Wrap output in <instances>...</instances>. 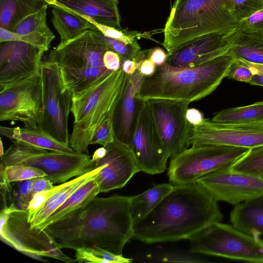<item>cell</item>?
Here are the masks:
<instances>
[{"instance_id": "obj_1", "label": "cell", "mask_w": 263, "mask_h": 263, "mask_svg": "<svg viewBox=\"0 0 263 263\" xmlns=\"http://www.w3.org/2000/svg\"><path fill=\"white\" fill-rule=\"evenodd\" d=\"M130 197L97 196L44 230L61 249L99 247L122 256L124 246L134 234Z\"/></svg>"}, {"instance_id": "obj_2", "label": "cell", "mask_w": 263, "mask_h": 263, "mask_svg": "<svg viewBox=\"0 0 263 263\" xmlns=\"http://www.w3.org/2000/svg\"><path fill=\"white\" fill-rule=\"evenodd\" d=\"M223 217L218 201L201 186L174 185L153 210L134 222L133 238L147 243L189 239Z\"/></svg>"}, {"instance_id": "obj_3", "label": "cell", "mask_w": 263, "mask_h": 263, "mask_svg": "<svg viewBox=\"0 0 263 263\" xmlns=\"http://www.w3.org/2000/svg\"><path fill=\"white\" fill-rule=\"evenodd\" d=\"M235 59L228 52L202 65L177 67L156 66L154 73L144 77L138 96L143 100L168 99L190 102L212 93L227 77Z\"/></svg>"}, {"instance_id": "obj_4", "label": "cell", "mask_w": 263, "mask_h": 263, "mask_svg": "<svg viewBox=\"0 0 263 263\" xmlns=\"http://www.w3.org/2000/svg\"><path fill=\"white\" fill-rule=\"evenodd\" d=\"M238 24L231 0H175L164 26L163 46L169 53L204 34L231 32Z\"/></svg>"}, {"instance_id": "obj_5", "label": "cell", "mask_w": 263, "mask_h": 263, "mask_svg": "<svg viewBox=\"0 0 263 263\" xmlns=\"http://www.w3.org/2000/svg\"><path fill=\"white\" fill-rule=\"evenodd\" d=\"M128 75L121 67L86 90L72 95L74 121L69 145L76 152L88 154L96 129L108 117L123 93Z\"/></svg>"}, {"instance_id": "obj_6", "label": "cell", "mask_w": 263, "mask_h": 263, "mask_svg": "<svg viewBox=\"0 0 263 263\" xmlns=\"http://www.w3.org/2000/svg\"><path fill=\"white\" fill-rule=\"evenodd\" d=\"M11 165L38 168L47 174L45 177L55 184L93 170V161L87 153L62 152L15 141L1 157L0 166Z\"/></svg>"}, {"instance_id": "obj_7", "label": "cell", "mask_w": 263, "mask_h": 263, "mask_svg": "<svg viewBox=\"0 0 263 263\" xmlns=\"http://www.w3.org/2000/svg\"><path fill=\"white\" fill-rule=\"evenodd\" d=\"M190 251L250 262H263V239L217 221L191 236Z\"/></svg>"}, {"instance_id": "obj_8", "label": "cell", "mask_w": 263, "mask_h": 263, "mask_svg": "<svg viewBox=\"0 0 263 263\" xmlns=\"http://www.w3.org/2000/svg\"><path fill=\"white\" fill-rule=\"evenodd\" d=\"M250 148L211 144H193L171 157L167 169L174 185L195 183L211 172L230 167Z\"/></svg>"}, {"instance_id": "obj_9", "label": "cell", "mask_w": 263, "mask_h": 263, "mask_svg": "<svg viewBox=\"0 0 263 263\" xmlns=\"http://www.w3.org/2000/svg\"><path fill=\"white\" fill-rule=\"evenodd\" d=\"M28 210L19 209L15 203L1 209V239L17 251L36 259L50 257L73 263L54 239L44 230L31 228Z\"/></svg>"}, {"instance_id": "obj_10", "label": "cell", "mask_w": 263, "mask_h": 263, "mask_svg": "<svg viewBox=\"0 0 263 263\" xmlns=\"http://www.w3.org/2000/svg\"><path fill=\"white\" fill-rule=\"evenodd\" d=\"M41 77L43 107L38 126L57 140L69 145L68 121L72 94L65 88L57 64L43 61Z\"/></svg>"}, {"instance_id": "obj_11", "label": "cell", "mask_w": 263, "mask_h": 263, "mask_svg": "<svg viewBox=\"0 0 263 263\" xmlns=\"http://www.w3.org/2000/svg\"><path fill=\"white\" fill-rule=\"evenodd\" d=\"M157 130L169 158L188 148L193 125L186 114L190 102L153 98L147 100Z\"/></svg>"}, {"instance_id": "obj_12", "label": "cell", "mask_w": 263, "mask_h": 263, "mask_svg": "<svg viewBox=\"0 0 263 263\" xmlns=\"http://www.w3.org/2000/svg\"><path fill=\"white\" fill-rule=\"evenodd\" d=\"M43 107L41 74L0 90L1 121H20L24 127H36Z\"/></svg>"}, {"instance_id": "obj_13", "label": "cell", "mask_w": 263, "mask_h": 263, "mask_svg": "<svg viewBox=\"0 0 263 263\" xmlns=\"http://www.w3.org/2000/svg\"><path fill=\"white\" fill-rule=\"evenodd\" d=\"M129 148L139 170L154 175L164 172L168 159L157 130L149 105L142 100Z\"/></svg>"}, {"instance_id": "obj_14", "label": "cell", "mask_w": 263, "mask_h": 263, "mask_svg": "<svg viewBox=\"0 0 263 263\" xmlns=\"http://www.w3.org/2000/svg\"><path fill=\"white\" fill-rule=\"evenodd\" d=\"M218 201L232 205L263 196V177L230 167L211 172L196 182Z\"/></svg>"}, {"instance_id": "obj_15", "label": "cell", "mask_w": 263, "mask_h": 263, "mask_svg": "<svg viewBox=\"0 0 263 263\" xmlns=\"http://www.w3.org/2000/svg\"><path fill=\"white\" fill-rule=\"evenodd\" d=\"M211 144L252 148L263 146V121L227 124L206 118L193 126L189 146Z\"/></svg>"}, {"instance_id": "obj_16", "label": "cell", "mask_w": 263, "mask_h": 263, "mask_svg": "<svg viewBox=\"0 0 263 263\" xmlns=\"http://www.w3.org/2000/svg\"><path fill=\"white\" fill-rule=\"evenodd\" d=\"M45 52L24 42L1 43L0 90L40 75Z\"/></svg>"}, {"instance_id": "obj_17", "label": "cell", "mask_w": 263, "mask_h": 263, "mask_svg": "<svg viewBox=\"0 0 263 263\" xmlns=\"http://www.w3.org/2000/svg\"><path fill=\"white\" fill-rule=\"evenodd\" d=\"M108 50L95 31L89 29L65 44H59L49 52L46 60L60 68L105 69L103 56Z\"/></svg>"}, {"instance_id": "obj_18", "label": "cell", "mask_w": 263, "mask_h": 263, "mask_svg": "<svg viewBox=\"0 0 263 263\" xmlns=\"http://www.w3.org/2000/svg\"><path fill=\"white\" fill-rule=\"evenodd\" d=\"M106 155L93 162V169L104 167L95 177L100 186V193L124 186L134 175L140 172L130 148L115 141L107 146Z\"/></svg>"}, {"instance_id": "obj_19", "label": "cell", "mask_w": 263, "mask_h": 263, "mask_svg": "<svg viewBox=\"0 0 263 263\" xmlns=\"http://www.w3.org/2000/svg\"><path fill=\"white\" fill-rule=\"evenodd\" d=\"M229 33H210L196 37L167 53L165 63L177 67H193L225 54L230 47L227 39Z\"/></svg>"}, {"instance_id": "obj_20", "label": "cell", "mask_w": 263, "mask_h": 263, "mask_svg": "<svg viewBox=\"0 0 263 263\" xmlns=\"http://www.w3.org/2000/svg\"><path fill=\"white\" fill-rule=\"evenodd\" d=\"M103 167L102 165L50 190L34 194L27 208L30 227L37 229L77 190L95 178Z\"/></svg>"}, {"instance_id": "obj_21", "label": "cell", "mask_w": 263, "mask_h": 263, "mask_svg": "<svg viewBox=\"0 0 263 263\" xmlns=\"http://www.w3.org/2000/svg\"><path fill=\"white\" fill-rule=\"evenodd\" d=\"M143 78L139 69L128 75L124 91L111 115L115 141L129 147L142 100L138 94Z\"/></svg>"}, {"instance_id": "obj_22", "label": "cell", "mask_w": 263, "mask_h": 263, "mask_svg": "<svg viewBox=\"0 0 263 263\" xmlns=\"http://www.w3.org/2000/svg\"><path fill=\"white\" fill-rule=\"evenodd\" d=\"M118 4V0H60L51 2L48 6L60 7L99 24L121 29Z\"/></svg>"}, {"instance_id": "obj_23", "label": "cell", "mask_w": 263, "mask_h": 263, "mask_svg": "<svg viewBox=\"0 0 263 263\" xmlns=\"http://www.w3.org/2000/svg\"><path fill=\"white\" fill-rule=\"evenodd\" d=\"M48 6L46 4L27 16L13 30L20 35L22 42L40 48L45 52L49 50L52 41L55 38L47 24Z\"/></svg>"}, {"instance_id": "obj_24", "label": "cell", "mask_w": 263, "mask_h": 263, "mask_svg": "<svg viewBox=\"0 0 263 263\" xmlns=\"http://www.w3.org/2000/svg\"><path fill=\"white\" fill-rule=\"evenodd\" d=\"M0 134L13 142H20L32 146L47 149L65 153L75 151L69 146L57 140L49 134L36 127H16L14 128L1 126Z\"/></svg>"}, {"instance_id": "obj_25", "label": "cell", "mask_w": 263, "mask_h": 263, "mask_svg": "<svg viewBox=\"0 0 263 263\" xmlns=\"http://www.w3.org/2000/svg\"><path fill=\"white\" fill-rule=\"evenodd\" d=\"M230 219L234 227L246 233L263 235V196L235 205Z\"/></svg>"}, {"instance_id": "obj_26", "label": "cell", "mask_w": 263, "mask_h": 263, "mask_svg": "<svg viewBox=\"0 0 263 263\" xmlns=\"http://www.w3.org/2000/svg\"><path fill=\"white\" fill-rule=\"evenodd\" d=\"M228 52L236 59L263 65V37L236 29L227 36Z\"/></svg>"}, {"instance_id": "obj_27", "label": "cell", "mask_w": 263, "mask_h": 263, "mask_svg": "<svg viewBox=\"0 0 263 263\" xmlns=\"http://www.w3.org/2000/svg\"><path fill=\"white\" fill-rule=\"evenodd\" d=\"M52 7V23L60 36L59 44H63L77 37L95 26L81 15L55 5Z\"/></svg>"}, {"instance_id": "obj_28", "label": "cell", "mask_w": 263, "mask_h": 263, "mask_svg": "<svg viewBox=\"0 0 263 263\" xmlns=\"http://www.w3.org/2000/svg\"><path fill=\"white\" fill-rule=\"evenodd\" d=\"M50 0H0V27L13 31L25 18Z\"/></svg>"}, {"instance_id": "obj_29", "label": "cell", "mask_w": 263, "mask_h": 263, "mask_svg": "<svg viewBox=\"0 0 263 263\" xmlns=\"http://www.w3.org/2000/svg\"><path fill=\"white\" fill-rule=\"evenodd\" d=\"M100 193V186L95 178L77 190L37 228L44 230L67 214L83 207Z\"/></svg>"}, {"instance_id": "obj_30", "label": "cell", "mask_w": 263, "mask_h": 263, "mask_svg": "<svg viewBox=\"0 0 263 263\" xmlns=\"http://www.w3.org/2000/svg\"><path fill=\"white\" fill-rule=\"evenodd\" d=\"M174 185H154L144 192L130 197V211L134 222L148 214L172 190Z\"/></svg>"}, {"instance_id": "obj_31", "label": "cell", "mask_w": 263, "mask_h": 263, "mask_svg": "<svg viewBox=\"0 0 263 263\" xmlns=\"http://www.w3.org/2000/svg\"><path fill=\"white\" fill-rule=\"evenodd\" d=\"M212 120L221 123L245 124L263 121V101L214 113Z\"/></svg>"}, {"instance_id": "obj_32", "label": "cell", "mask_w": 263, "mask_h": 263, "mask_svg": "<svg viewBox=\"0 0 263 263\" xmlns=\"http://www.w3.org/2000/svg\"><path fill=\"white\" fill-rule=\"evenodd\" d=\"M79 262L125 263L132 259L118 255L99 247L79 248L76 250Z\"/></svg>"}, {"instance_id": "obj_33", "label": "cell", "mask_w": 263, "mask_h": 263, "mask_svg": "<svg viewBox=\"0 0 263 263\" xmlns=\"http://www.w3.org/2000/svg\"><path fill=\"white\" fill-rule=\"evenodd\" d=\"M42 170L23 165L0 166L1 182L12 183L39 177H46Z\"/></svg>"}, {"instance_id": "obj_34", "label": "cell", "mask_w": 263, "mask_h": 263, "mask_svg": "<svg viewBox=\"0 0 263 263\" xmlns=\"http://www.w3.org/2000/svg\"><path fill=\"white\" fill-rule=\"evenodd\" d=\"M231 168L236 171L258 175L263 173V146L250 148Z\"/></svg>"}, {"instance_id": "obj_35", "label": "cell", "mask_w": 263, "mask_h": 263, "mask_svg": "<svg viewBox=\"0 0 263 263\" xmlns=\"http://www.w3.org/2000/svg\"><path fill=\"white\" fill-rule=\"evenodd\" d=\"M80 15L90 22L95 26V28L104 36L122 41L126 44L134 43L137 42V39L141 37L151 39V35H148L147 33H142L136 31H128L125 29H117L99 24L88 17L81 15Z\"/></svg>"}, {"instance_id": "obj_36", "label": "cell", "mask_w": 263, "mask_h": 263, "mask_svg": "<svg viewBox=\"0 0 263 263\" xmlns=\"http://www.w3.org/2000/svg\"><path fill=\"white\" fill-rule=\"evenodd\" d=\"M95 31L98 37L103 41L112 50L120 57L121 61L133 60L141 50V48L136 42L133 44H126L122 41L104 36L95 28Z\"/></svg>"}, {"instance_id": "obj_37", "label": "cell", "mask_w": 263, "mask_h": 263, "mask_svg": "<svg viewBox=\"0 0 263 263\" xmlns=\"http://www.w3.org/2000/svg\"><path fill=\"white\" fill-rule=\"evenodd\" d=\"M15 182L16 187L11 191L13 202L19 209L27 210L32 196L33 178Z\"/></svg>"}, {"instance_id": "obj_38", "label": "cell", "mask_w": 263, "mask_h": 263, "mask_svg": "<svg viewBox=\"0 0 263 263\" xmlns=\"http://www.w3.org/2000/svg\"><path fill=\"white\" fill-rule=\"evenodd\" d=\"M231 2L234 15L239 22L263 8V0H231Z\"/></svg>"}, {"instance_id": "obj_39", "label": "cell", "mask_w": 263, "mask_h": 263, "mask_svg": "<svg viewBox=\"0 0 263 263\" xmlns=\"http://www.w3.org/2000/svg\"><path fill=\"white\" fill-rule=\"evenodd\" d=\"M115 140L111 116H110L96 129L91 139L90 145L99 144L105 147L114 142Z\"/></svg>"}, {"instance_id": "obj_40", "label": "cell", "mask_w": 263, "mask_h": 263, "mask_svg": "<svg viewBox=\"0 0 263 263\" xmlns=\"http://www.w3.org/2000/svg\"><path fill=\"white\" fill-rule=\"evenodd\" d=\"M254 74V70L245 61L235 59L230 67L227 77L249 83Z\"/></svg>"}, {"instance_id": "obj_41", "label": "cell", "mask_w": 263, "mask_h": 263, "mask_svg": "<svg viewBox=\"0 0 263 263\" xmlns=\"http://www.w3.org/2000/svg\"><path fill=\"white\" fill-rule=\"evenodd\" d=\"M237 29L263 37V8L240 21Z\"/></svg>"}, {"instance_id": "obj_42", "label": "cell", "mask_w": 263, "mask_h": 263, "mask_svg": "<svg viewBox=\"0 0 263 263\" xmlns=\"http://www.w3.org/2000/svg\"><path fill=\"white\" fill-rule=\"evenodd\" d=\"M104 66L109 70L114 71L121 67V61L119 55L115 52L108 50L103 56Z\"/></svg>"}, {"instance_id": "obj_43", "label": "cell", "mask_w": 263, "mask_h": 263, "mask_svg": "<svg viewBox=\"0 0 263 263\" xmlns=\"http://www.w3.org/2000/svg\"><path fill=\"white\" fill-rule=\"evenodd\" d=\"M34 184L32 192V197L36 193L50 190L53 188L55 185L49 179L45 177H39L33 178Z\"/></svg>"}, {"instance_id": "obj_44", "label": "cell", "mask_w": 263, "mask_h": 263, "mask_svg": "<svg viewBox=\"0 0 263 263\" xmlns=\"http://www.w3.org/2000/svg\"><path fill=\"white\" fill-rule=\"evenodd\" d=\"M147 59L153 62L156 66H160L165 63L167 53L161 48H152Z\"/></svg>"}, {"instance_id": "obj_45", "label": "cell", "mask_w": 263, "mask_h": 263, "mask_svg": "<svg viewBox=\"0 0 263 263\" xmlns=\"http://www.w3.org/2000/svg\"><path fill=\"white\" fill-rule=\"evenodd\" d=\"M186 117L187 121L193 126L199 124L204 119L202 113L194 108L187 109Z\"/></svg>"}, {"instance_id": "obj_46", "label": "cell", "mask_w": 263, "mask_h": 263, "mask_svg": "<svg viewBox=\"0 0 263 263\" xmlns=\"http://www.w3.org/2000/svg\"><path fill=\"white\" fill-rule=\"evenodd\" d=\"M22 41L20 35L13 31L0 27V43Z\"/></svg>"}, {"instance_id": "obj_47", "label": "cell", "mask_w": 263, "mask_h": 263, "mask_svg": "<svg viewBox=\"0 0 263 263\" xmlns=\"http://www.w3.org/2000/svg\"><path fill=\"white\" fill-rule=\"evenodd\" d=\"M156 68V65L151 60L146 59L142 62L139 70L144 77H149L154 73Z\"/></svg>"}, {"instance_id": "obj_48", "label": "cell", "mask_w": 263, "mask_h": 263, "mask_svg": "<svg viewBox=\"0 0 263 263\" xmlns=\"http://www.w3.org/2000/svg\"><path fill=\"white\" fill-rule=\"evenodd\" d=\"M107 153L106 147L102 146L96 149L91 156V159L93 162L97 161L103 158Z\"/></svg>"}, {"instance_id": "obj_49", "label": "cell", "mask_w": 263, "mask_h": 263, "mask_svg": "<svg viewBox=\"0 0 263 263\" xmlns=\"http://www.w3.org/2000/svg\"><path fill=\"white\" fill-rule=\"evenodd\" d=\"M249 84L263 86V74L258 73H255Z\"/></svg>"}, {"instance_id": "obj_50", "label": "cell", "mask_w": 263, "mask_h": 263, "mask_svg": "<svg viewBox=\"0 0 263 263\" xmlns=\"http://www.w3.org/2000/svg\"><path fill=\"white\" fill-rule=\"evenodd\" d=\"M246 62L254 70L255 73H258L263 74V65L252 64L247 62Z\"/></svg>"}, {"instance_id": "obj_51", "label": "cell", "mask_w": 263, "mask_h": 263, "mask_svg": "<svg viewBox=\"0 0 263 263\" xmlns=\"http://www.w3.org/2000/svg\"><path fill=\"white\" fill-rule=\"evenodd\" d=\"M1 146H0V157H2L4 154V148H3V141L2 140H1Z\"/></svg>"}, {"instance_id": "obj_52", "label": "cell", "mask_w": 263, "mask_h": 263, "mask_svg": "<svg viewBox=\"0 0 263 263\" xmlns=\"http://www.w3.org/2000/svg\"><path fill=\"white\" fill-rule=\"evenodd\" d=\"M60 0H50V1L48 2V5H49V4L51 2H52V1H59Z\"/></svg>"}, {"instance_id": "obj_53", "label": "cell", "mask_w": 263, "mask_h": 263, "mask_svg": "<svg viewBox=\"0 0 263 263\" xmlns=\"http://www.w3.org/2000/svg\"><path fill=\"white\" fill-rule=\"evenodd\" d=\"M260 176H261L262 177H263V173H262L260 175Z\"/></svg>"}]
</instances>
